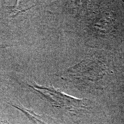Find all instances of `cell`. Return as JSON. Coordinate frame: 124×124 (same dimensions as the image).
I'll list each match as a JSON object with an SVG mask.
<instances>
[{"label": "cell", "mask_w": 124, "mask_h": 124, "mask_svg": "<svg viewBox=\"0 0 124 124\" xmlns=\"http://www.w3.org/2000/svg\"><path fill=\"white\" fill-rule=\"evenodd\" d=\"M35 121L37 123V124H45L42 121H39V120L38 119H35Z\"/></svg>", "instance_id": "3957f363"}, {"label": "cell", "mask_w": 124, "mask_h": 124, "mask_svg": "<svg viewBox=\"0 0 124 124\" xmlns=\"http://www.w3.org/2000/svg\"><path fill=\"white\" fill-rule=\"evenodd\" d=\"M29 86L40 93L54 107L66 108L70 112L80 111L87 107L86 100L70 97L54 88L43 87L37 84Z\"/></svg>", "instance_id": "6da1fadb"}, {"label": "cell", "mask_w": 124, "mask_h": 124, "mask_svg": "<svg viewBox=\"0 0 124 124\" xmlns=\"http://www.w3.org/2000/svg\"><path fill=\"white\" fill-rule=\"evenodd\" d=\"M98 67L99 64L97 62L90 59H85L79 64L67 70L63 75L68 77H72L95 81L102 77L101 72L97 69Z\"/></svg>", "instance_id": "7a4b0ae2"}]
</instances>
